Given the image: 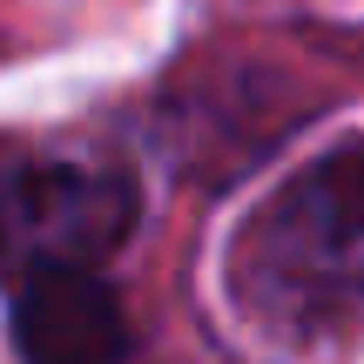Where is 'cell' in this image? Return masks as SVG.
<instances>
[{"instance_id":"cell-2","label":"cell","mask_w":364,"mask_h":364,"mask_svg":"<svg viewBox=\"0 0 364 364\" xmlns=\"http://www.w3.org/2000/svg\"><path fill=\"white\" fill-rule=\"evenodd\" d=\"M135 230V182L95 156H34L0 169V277L95 270Z\"/></svg>"},{"instance_id":"cell-3","label":"cell","mask_w":364,"mask_h":364,"mask_svg":"<svg viewBox=\"0 0 364 364\" xmlns=\"http://www.w3.org/2000/svg\"><path fill=\"white\" fill-rule=\"evenodd\" d=\"M14 344L41 364H95L129 351V317L95 270H48L14 284Z\"/></svg>"},{"instance_id":"cell-1","label":"cell","mask_w":364,"mask_h":364,"mask_svg":"<svg viewBox=\"0 0 364 364\" xmlns=\"http://www.w3.org/2000/svg\"><path fill=\"white\" fill-rule=\"evenodd\" d=\"M236 284L270 317H311L364 297V156L304 169L250 223Z\"/></svg>"}]
</instances>
